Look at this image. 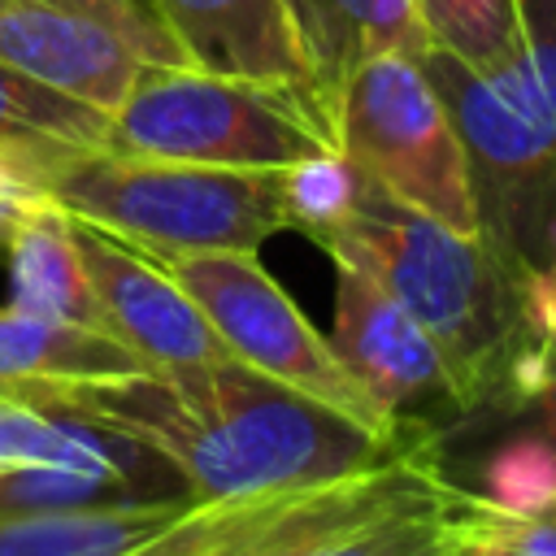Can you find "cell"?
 Instances as JSON below:
<instances>
[{
    "label": "cell",
    "instance_id": "6da1fadb",
    "mask_svg": "<svg viewBox=\"0 0 556 556\" xmlns=\"http://www.w3.org/2000/svg\"><path fill=\"white\" fill-rule=\"evenodd\" d=\"M52 413L139 439L174 465L187 495L200 504L348 478L400 456L417 439L439 434L434 426H413L395 439L374 434L339 408L235 356L70 391L52 404Z\"/></svg>",
    "mask_w": 556,
    "mask_h": 556
},
{
    "label": "cell",
    "instance_id": "7a4b0ae2",
    "mask_svg": "<svg viewBox=\"0 0 556 556\" xmlns=\"http://www.w3.org/2000/svg\"><path fill=\"white\" fill-rule=\"evenodd\" d=\"M321 248L334 265L369 274L426 326L452 369L460 413L534 408L552 348L526 339L517 287L482 235L417 213L365 174L356 208Z\"/></svg>",
    "mask_w": 556,
    "mask_h": 556
},
{
    "label": "cell",
    "instance_id": "3957f363",
    "mask_svg": "<svg viewBox=\"0 0 556 556\" xmlns=\"http://www.w3.org/2000/svg\"><path fill=\"white\" fill-rule=\"evenodd\" d=\"M465 143L478 235L513 278L556 274V0H521V48L495 70L421 56Z\"/></svg>",
    "mask_w": 556,
    "mask_h": 556
},
{
    "label": "cell",
    "instance_id": "277c9868",
    "mask_svg": "<svg viewBox=\"0 0 556 556\" xmlns=\"http://www.w3.org/2000/svg\"><path fill=\"white\" fill-rule=\"evenodd\" d=\"M43 187L74 222H87L156 261L182 252H256L269 235L291 230L282 169L87 148L61 156Z\"/></svg>",
    "mask_w": 556,
    "mask_h": 556
},
{
    "label": "cell",
    "instance_id": "5b68a950",
    "mask_svg": "<svg viewBox=\"0 0 556 556\" xmlns=\"http://www.w3.org/2000/svg\"><path fill=\"white\" fill-rule=\"evenodd\" d=\"M109 148L195 165L287 169L339 143L330 109L313 91L195 65H148L109 117Z\"/></svg>",
    "mask_w": 556,
    "mask_h": 556
},
{
    "label": "cell",
    "instance_id": "8992f818",
    "mask_svg": "<svg viewBox=\"0 0 556 556\" xmlns=\"http://www.w3.org/2000/svg\"><path fill=\"white\" fill-rule=\"evenodd\" d=\"M330 117L339 152L378 187L460 235H478L465 143L417 56L378 52L361 61L334 91Z\"/></svg>",
    "mask_w": 556,
    "mask_h": 556
},
{
    "label": "cell",
    "instance_id": "52a82bcc",
    "mask_svg": "<svg viewBox=\"0 0 556 556\" xmlns=\"http://www.w3.org/2000/svg\"><path fill=\"white\" fill-rule=\"evenodd\" d=\"M169 278L200 304L226 352L330 408L369 426L374 434H404L430 421H391L365 387L343 369L330 339L300 313V304L274 282L256 252H182L161 256Z\"/></svg>",
    "mask_w": 556,
    "mask_h": 556
},
{
    "label": "cell",
    "instance_id": "ba28073f",
    "mask_svg": "<svg viewBox=\"0 0 556 556\" xmlns=\"http://www.w3.org/2000/svg\"><path fill=\"white\" fill-rule=\"evenodd\" d=\"M0 61L109 117L148 65H187L152 0H0Z\"/></svg>",
    "mask_w": 556,
    "mask_h": 556
},
{
    "label": "cell",
    "instance_id": "9c48e42d",
    "mask_svg": "<svg viewBox=\"0 0 556 556\" xmlns=\"http://www.w3.org/2000/svg\"><path fill=\"white\" fill-rule=\"evenodd\" d=\"M334 330L330 348L343 369L391 421H430V404L460 413L452 369L426 326L395 304L369 274L334 265Z\"/></svg>",
    "mask_w": 556,
    "mask_h": 556
},
{
    "label": "cell",
    "instance_id": "30bf717a",
    "mask_svg": "<svg viewBox=\"0 0 556 556\" xmlns=\"http://www.w3.org/2000/svg\"><path fill=\"white\" fill-rule=\"evenodd\" d=\"M74 235H78L91 295L113 339L139 352L152 369L230 356L217 330L208 326V317L200 313V304L169 278V269L156 256L87 222H74Z\"/></svg>",
    "mask_w": 556,
    "mask_h": 556
},
{
    "label": "cell",
    "instance_id": "8fae6325",
    "mask_svg": "<svg viewBox=\"0 0 556 556\" xmlns=\"http://www.w3.org/2000/svg\"><path fill=\"white\" fill-rule=\"evenodd\" d=\"M152 4L187 65L252 83L300 87L321 100L282 0H152Z\"/></svg>",
    "mask_w": 556,
    "mask_h": 556
},
{
    "label": "cell",
    "instance_id": "7c38bea8",
    "mask_svg": "<svg viewBox=\"0 0 556 556\" xmlns=\"http://www.w3.org/2000/svg\"><path fill=\"white\" fill-rule=\"evenodd\" d=\"M148 369L139 352L96 326L0 308V387L22 404L52 408L70 391L126 382Z\"/></svg>",
    "mask_w": 556,
    "mask_h": 556
},
{
    "label": "cell",
    "instance_id": "4fadbf2b",
    "mask_svg": "<svg viewBox=\"0 0 556 556\" xmlns=\"http://www.w3.org/2000/svg\"><path fill=\"white\" fill-rule=\"evenodd\" d=\"M282 4L326 104H334V91L361 61L378 52H404L421 61L430 52V35L421 26L417 0H282Z\"/></svg>",
    "mask_w": 556,
    "mask_h": 556
},
{
    "label": "cell",
    "instance_id": "5bb4252c",
    "mask_svg": "<svg viewBox=\"0 0 556 556\" xmlns=\"http://www.w3.org/2000/svg\"><path fill=\"white\" fill-rule=\"evenodd\" d=\"M4 261H9V304L13 308L104 330V317L91 295L83 252H78L74 217L52 195L39 200L35 208H26V217L17 222V230L4 248Z\"/></svg>",
    "mask_w": 556,
    "mask_h": 556
},
{
    "label": "cell",
    "instance_id": "9a60e30c",
    "mask_svg": "<svg viewBox=\"0 0 556 556\" xmlns=\"http://www.w3.org/2000/svg\"><path fill=\"white\" fill-rule=\"evenodd\" d=\"M191 495L0 513V556H130L182 517Z\"/></svg>",
    "mask_w": 556,
    "mask_h": 556
},
{
    "label": "cell",
    "instance_id": "2e32d148",
    "mask_svg": "<svg viewBox=\"0 0 556 556\" xmlns=\"http://www.w3.org/2000/svg\"><path fill=\"white\" fill-rule=\"evenodd\" d=\"M0 148L26 156L48 178L61 156L109 148V113L0 61Z\"/></svg>",
    "mask_w": 556,
    "mask_h": 556
},
{
    "label": "cell",
    "instance_id": "e0dca14e",
    "mask_svg": "<svg viewBox=\"0 0 556 556\" xmlns=\"http://www.w3.org/2000/svg\"><path fill=\"white\" fill-rule=\"evenodd\" d=\"M504 513L556 508V439L547 426H517L478 460V486H465Z\"/></svg>",
    "mask_w": 556,
    "mask_h": 556
},
{
    "label": "cell",
    "instance_id": "ac0fdd59",
    "mask_svg": "<svg viewBox=\"0 0 556 556\" xmlns=\"http://www.w3.org/2000/svg\"><path fill=\"white\" fill-rule=\"evenodd\" d=\"M430 48L495 70L521 48V0H417Z\"/></svg>",
    "mask_w": 556,
    "mask_h": 556
},
{
    "label": "cell",
    "instance_id": "d6986e66",
    "mask_svg": "<svg viewBox=\"0 0 556 556\" xmlns=\"http://www.w3.org/2000/svg\"><path fill=\"white\" fill-rule=\"evenodd\" d=\"M443 534L456 556H556V508L504 513L456 486L443 508Z\"/></svg>",
    "mask_w": 556,
    "mask_h": 556
},
{
    "label": "cell",
    "instance_id": "ffe728a7",
    "mask_svg": "<svg viewBox=\"0 0 556 556\" xmlns=\"http://www.w3.org/2000/svg\"><path fill=\"white\" fill-rule=\"evenodd\" d=\"M361 182H365V169H361L348 152H339V148L287 165V169H282L287 222H291L295 230H304L308 239L321 243V239H326L334 226H343L348 213L356 208Z\"/></svg>",
    "mask_w": 556,
    "mask_h": 556
},
{
    "label": "cell",
    "instance_id": "44dd1931",
    "mask_svg": "<svg viewBox=\"0 0 556 556\" xmlns=\"http://www.w3.org/2000/svg\"><path fill=\"white\" fill-rule=\"evenodd\" d=\"M126 500H169L152 495L126 478L109 473H83L61 465H17L0 469V513H26V508H91V504H126Z\"/></svg>",
    "mask_w": 556,
    "mask_h": 556
},
{
    "label": "cell",
    "instance_id": "7402d4cb",
    "mask_svg": "<svg viewBox=\"0 0 556 556\" xmlns=\"http://www.w3.org/2000/svg\"><path fill=\"white\" fill-rule=\"evenodd\" d=\"M452 495L430 500V504H408V508L369 517L361 526H348L304 556H421L426 547H434L443 539V508Z\"/></svg>",
    "mask_w": 556,
    "mask_h": 556
},
{
    "label": "cell",
    "instance_id": "603a6c76",
    "mask_svg": "<svg viewBox=\"0 0 556 556\" xmlns=\"http://www.w3.org/2000/svg\"><path fill=\"white\" fill-rule=\"evenodd\" d=\"M0 195H17V200H39V195H48L39 169H35L26 156L9 152V148H0Z\"/></svg>",
    "mask_w": 556,
    "mask_h": 556
},
{
    "label": "cell",
    "instance_id": "cb8c5ba5",
    "mask_svg": "<svg viewBox=\"0 0 556 556\" xmlns=\"http://www.w3.org/2000/svg\"><path fill=\"white\" fill-rule=\"evenodd\" d=\"M534 408H539V421L547 426V434L556 439V348L547 352V374H543V391H539Z\"/></svg>",
    "mask_w": 556,
    "mask_h": 556
},
{
    "label": "cell",
    "instance_id": "d4e9b609",
    "mask_svg": "<svg viewBox=\"0 0 556 556\" xmlns=\"http://www.w3.org/2000/svg\"><path fill=\"white\" fill-rule=\"evenodd\" d=\"M39 200H48V195H39ZM39 200H17V195H0V256H4V248H9V239H13V230H17V222L26 217V208H35Z\"/></svg>",
    "mask_w": 556,
    "mask_h": 556
},
{
    "label": "cell",
    "instance_id": "484cf974",
    "mask_svg": "<svg viewBox=\"0 0 556 556\" xmlns=\"http://www.w3.org/2000/svg\"><path fill=\"white\" fill-rule=\"evenodd\" d=\"M421 556H456V547H452V543H447V534H443V539H439L434 547H426Z\"/></svg>",
    "mask_w": 556,
    "mask_h": 556
},
{
    "label": "cell",
    "instance_id": "4316f807",
    "mask_svg": "<svg viewBox=\"0 0 556 556\" xmlns=\"http://www.w3.org/2000/svg\"><path fill=\"white\" fill-rule=\"evenodd\" d=\"M4 404H22V400H13V395H9L4 387H0V408H4Z\"/></svg>",
    "mask_w": 556,
    "mask_h": 556
}]
</instances>
